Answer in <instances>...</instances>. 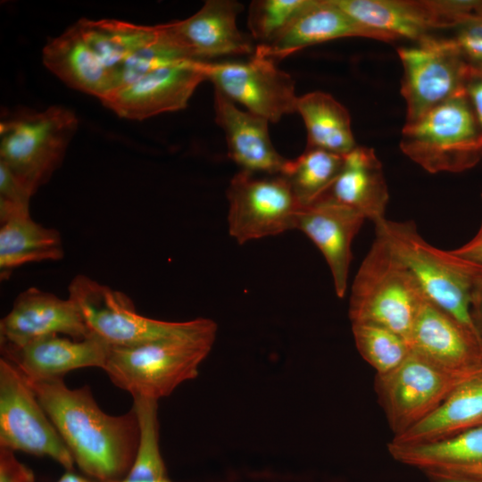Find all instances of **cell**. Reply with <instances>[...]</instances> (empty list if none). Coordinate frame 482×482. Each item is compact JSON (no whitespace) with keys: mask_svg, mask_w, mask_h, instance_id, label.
I'll use <instances>...</instances> for the list:
<instances>
[{"mask_svg":"<svg viewBox=\"0 0 482 482\" xmlns=\"http://www.w3.org/2000/svg\"><path fill=\"white\" fill-rule=\"evenodd\" d=\"M25 379L87 477L118 482L128 474L140 442L133 406L125 414L111 416L99 408L87 386L71 389L62 378Z\"/></svg>","mask_w":482,"mask_h":482,"instance_id":"1","label":"cell"},{"mask_svg":"<svg viewBox=\"0 0 482 482\" xmlns=\"http://www.w3.org/2000/svg\"><path fill=\"white\" fill-rule=\"evenodd\" d=\"M217 330L212 320L197 318L184 321L180 329L163 337L134 345H110L103 369L133 398L158 401L198 376Z\"/></svg>","mask_w":482,"mask_h":482,"instance_id":"2","label":"cell"},{"mask_svg":"<svg viewBox=\"0 0 482 482\" xmlns=\"http://www.w3.org/2000/svg\"><path fill=\"white\" fill-rule=\"evenodd\" d=\"M375 228L376 236L382 237L410 270L426 299L478 337L470 306L474 288L482 276V265L429 245L418 233L412 221L385 219Z\"/></svg>","mask_w":482,"mask_h":482,"instance_id":"3","label":"cell"},{"mask_svg":"<svg viewBox=\"0 0 482 482\" xmlns=\"http://www.w3.org/2000/svg\"><path fill=\"white\" fill-rule=\"evenodd\" d=\"M426 301L407 266L376 236L353 282L348 309L351 323L378 324L408 340Z\"/></svg>","mask_w":482,"mask_h":482,"instance_id":"4","label":"cell"},{"mask_svg":"<svg viewBox=\"0 0 482 482\" xmlns=\"http://www.w3.org/2000/svg\"><path fill=\"white\" fill-rule=\"evenodd\" d=\"M77 127L75 114L62 106L2 117L0 163L33 195L60 167Z\"/></svg>","mask_w":482,"mask_h":482,"instance_id":"5","label":"cell"},{"mask_svg":"<svg viewBox=\"0 0 482 482\" xmlns=\"http://www.w3.org/2000/svg\"><path fill=\"white\" fill-rule=\"evenodd\" d=\"M400 148L430 173L460 172L482 158V138L465 92L405 122Z\"/></svg>","mask_w":482,"mask_h":482,"instance_id":"6","label":"cell"},{"mask_svg":"<svg viewBox=\"0 0 482 482\" xmlns=\"http://www.w3.org/2000/svg\"><path fill=\"white\" fill-rule=\"evenodd\" d=\"M403 65L401 94L406 121L411 122L443 102L464 93L471 68L452 38L428 36L397 49Z\"/></svg>","mask_w":482,"mask_h":482,"instance_id":"7","label":"cell"},{"mask_svg":"<svg viewBox=\"0 0 482 482\" xmlns=\"http://www.w3.org/2000/svg\"><path fill=\"white\" fill-rule=\"evenodd\" d=\"M0 447L48 456L66 470L74 460L22 373L0 359Z\"/></svg>","mask_w":482,"mask_h":482,"instance_id":"8","label":"cell"},{"mask_svg":"<svg viewBox=\"0 0 482 482\" xmlns=\"http://www.w3.org/2000/svg\"><path fill=\"white\" fill-rule=\"evenodd\" d=\"M229 235L240 245L295 229L302 207L283 175L240 170L227 189Z\"/></svg>","mask_w":482,"mask_h":482,"instance_id":"9","label":"cell"},{"mask_svg":"<svg viewBox=\"0 0 482 482\" xmlns=\"http://www.w3.org/2000/svg\"><path fill=\"white\" fill-rule=\"evenodd\" d=\"M471 375L451 372L412 352L395 370L376 375V393L394 436L428 416Z\"/></svg>","mask_w":482,"mask_h":482,"instance_id":"10","label":"cell"},{"mask_svg":"<svg viewBox=\"0 0 482 482\" xmlns=\"http://www.w3.org/2000/svg\"><path fill=\"white\" fill-rule=\"evenodd\" d=\"M68 290V298L78 308L90 334L110 345H134L163 337L180 329L184 323L144 317L127 295L85 275L76 276Z\"/></svg>","mask_w":482,"mask_h":482,"instance_id":"11","label":"cell"},{"mask_svg":"<svg viewBox=\"0 0 482 482\" xmlns=\"http://www.w3.org/2000/svg\"><path fill=\"white\" fill-rule=\"evenodd\" d=\"M205 72L216 90L269 122L296 112L295 81L271 59L253 54L246 61L206 62Z\"/></svg>","mask_w":482,"mask_h":482,"instance_id":"12","label":"cell"},{"mask_svg":"<svg viewBox=\"0 0 482 482\" xmlns=\"http://www.w3.org/2000/svg\"><path fill=\"white\" fill-rule=\"evenodd\" d=\"M205 62L187 61L152 71L101 102L130 120L184 109L197 86L207 79Z\"/></svg>","mask_w":482,"mask_h":482,"instance_id":"13","label":"cell"},{"mask_svg":"<svg viewBox=\"0 0 482 482\" xmlns=\"http://www.w3.org/2000/svg\"><path fill=\"white\" fill-rule=\"evenodd\" d=\"M353 20L391 41L415 42L436 29L456 27L450 0H334Z\"/></svg>","mask_w":482,"mask_h":482,"instance_id":"14","label":"cell"},{"mask_svg":"<svg viewBox=\"0 0 482 482\" xmlns=\"http://www.w3.org/2000/svg\"><path fill=\"white\" fill-rule=\"evenodd\" d=\"M412 353L457 374L482 370V344L454 317L428 301L423 304L408 337Z\"/></svg>","mask_w":482,"mask_h":482,"instance_id":"15","label":"cell"},{"mask_svg":"<svg viewBox=\"0 0 482 482\" xmlns=\"http://www.w3.org/2000/svg\"><path fill=\"white\" fill-rule=\"evenodd\" d=\"M60 334L78 340L92 336L71 299H61L36 287L21 293L0 321L1 346L18 347Z\"/></svg>","mask_w":482,"mask_h":482,"instance_id":"16","label":"cell"},{"mask_svg":"<svg viewBox=\"0 0 482 482\" xmlns=\"http://www.w3.org/2000/svg\"><path fill=\"white\" fill-rule=\"evenodd\" d=\"M365 220L358 212L322 197L302 206L296 216L295 229L303 232L323 254L340 298L347 289L352 243Z\"/></svg>","mask_w":482,"mask_h":482,"instance_id":"17","label":"cell"},{"mask_svg":"<svg viewBox=\"0 0 482 482\" xmlns=\"http://www.w3.org/2000/svg\"><path fill=\"white\" fill-rule=\"evenodd\" d=\"M240 3L232 0H208L189 18L168 26L190 57L199 62L212 58L250 54L255 48L249 37L237 27Z\"/></svg>","mask_w":482,"mask_h":482,"instance_id":"18","label":"cell"},{"mask_svg":"<svg viewBox=\"0 0 482 482\" xmlns=\"http://www.w3.org/2000/svg\"><path fill=\"white\" fill-rule=\"evenodd\" d=\"M110 345L92 335L78 340L52 335L21 346H1L2 357L30 380L62 378L69 371L104 365Z\"/></svg>","mask_w":482,"mask_h":482,"instance_id":"19","label":"cell"},{"mask_svg":"<svg viewBox=\"0 0 482 482\" xmlns=\"http://www.w3.org/2000/svg\"><path fill=\"white\" fill-rule=\"evenodd\" d=\"M215 120L223 129L229 156L242 170L281 175L288 162L275 149L269 134V121L241 111L234 102L214 90Z\"/></svg>","mask_w":482,"mask_h":482,"instance_id":"20","label":"cell"},{"mask_svg":"<svg viewBox=\"0 0 482 482\" xmlns=\"http://www.w3.org/2000/svg\"><path fill=\"white\" fill-rule=\"evenodd\" d=\"M348 37L391 41L353 20L334 0H314L284 33L268 45L257 46L253 54L276 62L307 46Z\"/></svg>","mask_w":482,"mask_h":482,"instance_id":"21","label":"cell"},{"mask_svg":"<svg viewBox=\"0 0 482 482\" xmlns=\"http://www.w3.org/2000/svg\"><path fill=\"white\" fill-rule=\"evenodd\" d=\"M320 197L349 207L375 225L384 220L389 195L374 149L356 145L345 154L339 174Z\"/></svg>","mask_w":482,"mask_h":482,"instance_id":"22","label":"cell"},{"mask_svg":"<svg viewBox=\"0 0 482 482\" xmlns=\"http://www.w3.org/2000/svg\"><path fill=\"white\" fill-rule=\"evenodd\" d=\"M482 370L461 382L428 416L390 443L416 445L435 443L482 426Z\"/></svg>","mask_w":482,"mask_h":482,"instance_id":"23","label":"cell"},{"mask_svg":"<svg viewBox=\"0 0 482 482\" xmlns=\"http://www.w3.org/2000/svg\"><path fill=\"white\" fill-rule=\"evenodd\" d=\"M43 62L68 86L100 100L114 90V75L90 49L76 23L48 41Z\"/></svg>","mask_w":482,"mask_h":482,"instance_id":"24","label":"cell"},{"mask_svg":"<svg viewBox=\"0 0 482 482\" xmlns=\"http://www.w3.org/2000/svg\"><path fill=\"white\" fill-rule=\"evenodd\" d=\"M388 451L398 461L425 469L455 474L482 471V426L435 443L398 445Z\"/></svg>","mask_w":482,"mask_h":482,"instance_id":"25","label":"cell"},{"mask_svg":"<svg viewBox=\"0 0 482 482\" xmlns=\"http://www.w3.org/2000/svg\"><path fill=\"white\" fill-rule=\"evenodd\" d=\"M63 256L61 235L34 221L30 215L13 218L0 229L1 278L29 262L57 261Z\"/></svg>","mask_w":482,"mask_h":482,"instance_id":"26","label":"cell"},{"mask_svg":"<svg viewBox=\"0 0 482 482\" xmlns=\"http://www.w3.org/2000/svg\"><path fill=\"white\" fill-rule=\"evenodd\" d=\"M296 112L307 130L306 147L345 155L356 146L350 114L330 95L314 91L299 96Z\"/></svg>","mask_w":482,"mask_h":482,"instance_id":"27","label":"cell"},{"mask_svg":"<svg viewBox=\"0 0 482 482\" xmlns=\"http://www.w3.org/2000/svg\"><path fill=\"white\" fill-rule=\"evenodd\" d=\"M78 25L85 41L103 65L116 80L126 59L150 43L158 34L159 27L136 25L116 20H79Z\"/></svg>","mask_w":482,"mask_h":482,"instance_id":"28","label":"cell"},{"mask_svg":"<svg viewBox=\"0 0 482 482\" xmlns=\"http://www.w3.org/2000/svg\"><path fill=\"white\" fill-rule=\"evenodd\" d=\"M344 163V155L306 147L295 160H288L283 175L301 206L321 196L332 185Z\"/></svg>","mask_w":482,"mask_h":482,"instance_id":"29","label":"cell"},{"mask_svg":"<svg viewBox=\"0 0 482 482\" xmlns=\"http://www.w3.org/2000/svg\"><path fill=\"white\" fill-rule=\"evenodd\" d=\"M139 427L140 442L128 474L118 482H171L159 447L157 401L133 398Z\"/></svg>","mask_w":482,"mask_h":482,"instance_id":"30","label":"cell"},{"mask_svg":"<svg viewBox=\"0 0 482 482\" xmlns=\"http://www.w3.org/2000/svg\"><path fill=\"white\" fill-rule=\"evenodd\" d=\"M354 343L361 356L383 375L397 368L411 353L408 340L378 324L352 323Z\"/></svg>","mask_w":482,"mask_h":482,"instance_id":"31","label":"cell"},{"mask_svg":"<svg viewBox=\"0 0 482 482\" xmlns=\"http://www.w3.org/2000/svg\"><path fill=\"white\" fill-rule=\"evenodd\" d=\"M158 27L159 31L155 38L132 54L123 62L117 75L114 91L159 68L195 61L178 42L168 24Z\"/></svg>","mask_w":482,"mask_h":482,"instance_id":"32","label":"cell"},{"mask_svg":"<svg viewBox=\"0 0 482 482\" xmlns=\"http://www.w3.org/2000/svg\"><path fill=\"white\" fill-rule=\"evenodd\" d=\"M314 0H256L248 12V29L257 46L276 40Z\"/></svg>","mask_w":482,"mask_h":482,"instance_id":"33","label":"cell"},{"mask_svg":"<svg viewBox=\"0 0 482 482\" xmlns=\"http://www.w3.org/2000/svg\"><path fill=\"white\" fill-rule=\"evenodd\" d=\"M32 195L0 163V221L1 224L20 216L29 215Z\"/></svg>","mask_w":482,"mask_h":482,"instance_id":"34","label":"cell"},{"mask_svg":"<svg viewBox=\"0 0 482 482\" xmlns=\"http://www.w3.org/2000/svg\"><path fill=\"white\" fill-rule=\"evenodd\" d=\"M452 37L469 66L482 72V13L472 16L455 28Z\"/></svg>","mask_w":482,"mask_h":482,"instance_id":"35","label":"cell"},{"mask_svg":"<svg viewBox=\"0 0 482 482\" xmlns=\"http://www.w3.org/2000/svg\"><path fill=\"white\" fill-rule=\"evenodd\" d=\"M33 471L19 461L13 451L0 447V482H34Z\"/></svg>","mask_w":482,"mask_h":482,"instance_id":"36","label":"cell"},{"mask_svg":"<svg viewBox=\"0 0 482 482\" xmlns=\"http://www.w3.org/2000/svg\"><path fill=\"white\" fill-rule=\"evenodd\" d=\"M482 138V72L471 69L464 87Z\"/></svg>","mask_w":482,"mask_h":482,"instance_id":"37","label":"cell"},{"mask_svg":"<svg viewBox=\"0 0 482 482\" xmlns=\"http://www.w3.org/2000/svg\"><path fill=\"white\" fill-rule=\"evenodd\" d=\"M450 251L462 259L482 265V220L478 232L470 241Z\"/></svg>","mask_w":482,"mask_h":482,"instance_id":"38","label":"cell"},{"mask_svg":"<svg viewBox=\"0 0 482 482\" xmlns=\"http://www.w3.org/2000/svg\"><path fill=\"white\" fill-rule=\"evenodd\" d=\"M470 313L475 330L482 344V276L472 293Z\"/></svg>","mask_w":482,"mask_h":482,"instance_id":"39","label":"cell"},{"mask_svg":"<svg viewBox=\"0 0 482 482\" xmlns=\"http://www.w3.org/2000/svg\"><path fill=\"white\" fill-rule=\"evenodd\" d=\"M436 482H482V478H478L444 471L430 470L428 471Z\"/></svg>","mask_w":482,"mask_h":482,"instance_id":"40","label":"cell"},{"mask_svg":"<svg viewBox=\"0 0 482 482\" xmlns=\"http://www.w3.org/2000/svg\"><path fill=\"white\" fill-rule=\"evenodd\" d=\"M56 482H99L72 470H66Z\"/></svg>","mask_w":482,"mask_h":482,"instance_id":"41","label":"cell"}]
</instances>
